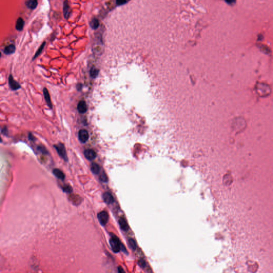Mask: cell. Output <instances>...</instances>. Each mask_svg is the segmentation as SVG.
Returning <instances> with one entry per match:
<instances>
[{"label": "cell", "mask_w": 273, "mask_h": 273, "mask_svg": "<svg viewBox=\"0 0 273 273\" xmlns=\"http://www.w3.org/2000/svg\"><path fill=\"white\" fill-rule=\"evenodd\" d=\"M109 243L112 250L114 253H116L120 252L122 243H121L119 238L116 235H112L111 236V237L109 240Z\"/></svg>", "instance_id": "1"}, {"label": "cell", "mask_w": 273, "mask_h": 273, "mask_svg": "<svg viewBox=\"0 0 273 273\" xmlns=\"http://www.w3.org/2000/svg\"><path fill=\"white\" fill-rule=\"evenodd\" d=\"M55 147L59 155L65 161H67L68 157H67L66 150L63 145V144L59 143V144L57 145H55Z\"/></svg>", "instance_id": "2"}, {"label": "cell", "mask_w": 273, "mask_h": 273, "mask_svg": "<svg viewBox=\"0 0 273 273\" xmlns=\"http://www.w3.org/2000/svg\"><path fill=\"white\" fill-rule=\"evenodd\" d=\"M98 219L100 224L102 226H105L109 219V215L106 211H102L98 214Z\"/></svg>", "instance_id": "3"}, {"label": "cell", "mask_w": 273, "mask_h": 273, "mask_svg": "<svg viewBox=\"0 0 273 273\" xmlns=\"http://www.w3.org/2000/svg\"><path fill=\"white\" fill-rule=\"evenodd\" d=\"M9 85L12 90H17L21 88V86L20 84L13 79V76L11 75H10L9 76Z\"/></svg>", "instance_id": "4"}, {"label": "cell", "mask_w": 273, "mask_h": 273, "mask_svg": "<svg viewBox=\"0 0 273 273\" xmlns=\"http://www.w3.org/2000/svg\"><path fill=\"white\" fill-rule=\"evenodd\" d=\"M79 139L81 142L82 143H85L88 140L89 138V134L87 131L84 129L80 130L78 134Z\"/></svg>", "instance_id": "5"}, {"label": "cell", "mask_w": 273, "mask_h": 273, "mask_svg": "<svg viewBox=\"0 0 273 273\" xmlns=\"http://www.w3.org/2000/svg\"><path fill=\"white\" fill-rule=\"evenodd\" d=\"M77 110L81 114H84L86 112L87 110V107L86 103L84 100H81L77 104Z\"/></svg>", "instance_id": "6"}, {"label": "cell", "mask_w": 273, "mask_h": 273, "mask_svg": "<svg viewBox=\"0 0 273 273\" xmlns=\"http://www.w3.org/2000/svg\"><path fill=\"white\" fill-rule=\"evenodd\" d=\"M84 156L87 160H92L96 157L97 154L93 150L88 149L84 151Z\"/></svg>", "instance_id": "7"}, {"label": "cell", "mask_w": 273, "mask_h": 273, "mask_svg": "<svg viewBox=\"0 0 273 273\" xmlns=\"http://www.w3.org/2000/svg\"><path fill=\"white\" fill-rule=\"evenodd\" d=\"M43 94H44V96L45 100L46 101L47 105H48V106L50 107V108L52 109V105L51 98H50V96L49 92L48 91V89H47L46 88H44Z\"/></svg>", "instance_id": "8"}, {"label": "cell", "mask_w": 273, "mask_h": 273, "mask_svg": "<svg viewBox=\"0 0 273 273\" xmlns=\"http://www.w3.org/2000/svg\"><path fill=\"white\" fill-rule=\"evenodd\" d=\"M103 200L107 204H111L114 202V198L109 192H106L103 194Z\"/></svg>", "instance_id": "9"}, {"label": "cell", "mask_w": 273, "mask_h": 273, "mask_svg": "<svg viewBox=\"0 0 273 273\" xmlns=\"http://www.w3.org/2000/svg\"><path fill=\"white\" fill-rule=\"evenodd\" d=\"M119 223L121 230H122L124 231H127L129 230V225H128L127 222L124 218H121L119 219Z\"/></svg>", "instance_id": "10"}, {"label": "cell", "mask_w": 273, "mask_h": 273, "mask_svg": "<svg viewBox=\"0 0 273 273\" xmlns=\"http://www.w3.org/2000/svg\"><path fill=\"white\" fill-rule=\"evenodd\" d=\"M25 22L23 19L21 17H19L17 20L16 23V28L17 30H18L19 31H22L23 26H24Z\"/></svg>", "instance_id": "11"}, {"label": "cell", "mask_w": 273, "mask_h": 273, "mask_svg": "<svg viewBox=\"0 0 273 273\" xmlns=\"http://www.w3.org/2000/svg\"><path fill=\"white\" fill-rule=\"evenodd\" d=\"M63 15L65 16V18H67L69 17L70 14V8L68 3V1H65L63 2Z\"/></svg>", "instance_id": "12"}, {"label": "cell", "mask_w": 273, "mask_h": 273, "mask_svg": "<svg viewBox=\"0 0 273 273\" xmlns=\"http://www.w3.org/2000/svg\"><path fill=\"white\" fill-rule=\"evenodd\" d=\"M16 50V47L13 44H10L7 46H6L4 49L3 52L5 54V55H11L15 52Z\"/></svg>", "instance_id": "13"}, {"label": "cell", "mask_w": 273, "mask_h": 273, "mask_svg": "<svg viewBox=\"0 0 273 273\" xmlns=\"http://www.w3.org/2000/svg\"><path fill=\"white\" fill-rule=\"evenodd\" d=\"M53 173L56 177H57V178H58L59 179L62 180L65 179V174H64V173L61 170L56 168V169H54L53 170Z\"/></svg>", "instance_id": "14"}, {"label": "cell", "mask_w": 273, "mask_h": 273, "mask_svg": "<svg viewBox=\"0 0 273 273\" xmlns=\"http://www.w3.org/2000/svg\"><path fill=\"white\" fill-rule=\"evenodd\" d=\"M26 5L27 7L31 9H34L38 5V1L36 0H29L26 2Z\"/></svg>", "instance_id": "15"}, {"label": "cell", "mask_w": 273, "mask_h": 273, "mask_svg": "<svg viewBox=\"0 0 273 273\" xmlns=\"http://www.w3.org/2000/svg\"><path fill=\"white\" fill-rule=\"evenodd\" d=\"M90 26L93 29H97L99 26L98 19L96 18H93L90 22Z\"/></svg>", "instance_id": "16"}, {"label": "cell", "mask_w": 273, "mask_h": 273, "mask_svg": "<svg viewBox=\"0 0 273 273\" xmlns=\"http://www.w3.org/2000/svg\"><path fill=\"white\" fill-rule=\"evenodd\" d=\"M91 170L94 174H97L99 173L100 170V166L96 163H93L91 166Z\"/></svg>", "instance_id": "17"}, {"label": "cell", "mask_w": 273, "mask_h": 273, "mask_svg": "<svg viewBox=\"0 0 273 273\" xmlns=\"http://www.w3.org/2000/svg\"><path fill=\"white\" fill-rule=\"evenodd\" d=\"M99 70L98 69H97L95 67H92V68L90 69V76H91L92 78H96L97 76L98 75Z\"/></svg>", "instance_id": "18"}, {"label": "cell", "mask_w": 273, "mask_h": 273, "mask_svg": "<svg viewBox=\"0 0 273 273\" xmlns=\"http://www.w3.org/2000/svg\"><path fill=\"white\" fill-rule=\"evenodd\" d=\"M45 44H46V43H45V42H44L39 47V49H38V50H37V51L36 52L35 54L34 55V57H33V59H32L33 60H34V59H35V58H36V57H38V56L40 55V54L42 52L43 49H44V46H45Z\"/></svg>", "instance_id": "19"}, {"label": "cell", "mask_w": 273, "mask_h": 273, "mask_svg": "<svg viewBox=\"0 0 273 273\" xmlns=\"http://www.w3.org/2000/svg\"><path fill=\"white\" fill-rule=\"evenodd\" d=\"M129 244L131 247V248H132V249H133V250H135V249H136L137 244H136V242H135V241L133 240V239H132V238L129 239Z\"/></svg>", "instance_id": "20"}, {"label": "cell", "mask_w": 273, "mask_h": 273, "mask_svg": "<svg viewBox=\"0 0 273 273\" xmlns=\"http://www.w3.org/2000/svg\"><path fill=\"white\" fill-rule=\"evenodd\" d=\"M63 191L66 192V193H72V188L70 186H69V185H65V186L63 187Z\"/></svg>", "instance_id": "21"}, {"label": "cell", "mask_w": 273, "mask_h": 273, "mask_svg": "<svg viewBox=\"0 0 273 273\" xmlns=\"http://www.w3.org/2000/svg\"><path fill=\"white\" fill-rule=\"evenodd\" d=\"M100 180L102 182H104V183H106L108 181V177L107 175L105 173H103L100 176Z\"/></svg>", "instance_id": "22"}, {"label": "cell", "mask_w": 273, "mask_h": 273, "mask_svg": "<svg viewBox=\"0 0 273 273\" xmlns=\"http://www.w3.org/2000/svg\"><path fill=\"white\" fill-rule=\"evenodd\" d=\"M121 250H122V251H123V252H124L125 254H127V253H128L127 250H126V248H125V247H124V245H123V244H122V245H121Z\"/></svg>", "instance_id": "23"}, {"label": "cell", "mask_w": 273, "mask_h": 273, "mask_svg": "<svg viewBox=\"0 0 273 273\" xmlns=\"http://www.w3.org/2000/svg\"><path fill=\"white\" fill-rule=\"evenodd\" d=\"M139 263L140 266H141L142 267H145L146 266V262L144 260H140L139 261Z\"/></svg>", "instance_id": "24"}, {"label": "cell", "mask_w": 273, "mask_h": 273, "mask_svg": "<svg viewBox=\"0 0 273 273\" xmlns=\"http://www.w3.org/2000/svg\"><path fill=\"white\" fill-rule=\"evenodd\" d=\"M117 270H118V273H126L123 268L121 267V266H119V267H118Z\"/></svg>", "instance_id": "25"}, {"label": "cell", "mask_w": 273, "mask_h": 273, "mask_svg": "<svg viewBox=\"0 0 273 273\" xmlns=\"http://www.w3.org/2000/svg\"><path fill=\"white\" fill-rule=\"evenodd\" d=\"M82 87V85L81 83H78L76 85V89L78 91H80L81 90Z\"/></svg>", "instance_id": "26"}]
</instances>
